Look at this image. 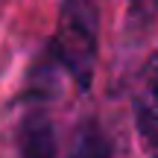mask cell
Segmentation results:
<instances>
[{"instance_id":"5","label":"cell","mask_w":158,"mask_h":158,"mask_svg":"<svg viewBox=\"0 0 158 158\" xmlns=\"http://www.w3.org/2000/svg\"><path fill=\"white\" fill-rule=\"evenodd\" d=\"M158 18V0H129V23L138 32H147Z\"/></svg>"},{"instance_id":"2","label":"cell","mask_w":158,"mask_h":158,"mask_svg":"<svg viewBox=\"0 0 158 158\" xmlns=\"http://www.w3.org/2000/svg\"><path fill=\"white\" fill-rule=\"evenodd\" d=\"M132 111H135V129L147 152L158 158V50H152V56L141 68Z\"/></svg>"},{"instance_id":"3","label":"cell","mask_w":158,"mask_h":158,"mask_svg":"<svg viewBox=\"0 0 158 158\" xmlns=\"http://www.w3.org/2000/svg\"><path fill=\"white\" fill-rule=\"evenodd\" d=\"M18 149H21V158H56V129H53L50 114L32 108L21 120Z\"/></svg>"},{"instance_id":"4","label":"cell","mask_w":158,"mask_h":158,"mask_svg":"<svg viewBox=\"0 0 158 158\" xmlns=\"http://www.w3.org/2000/svg\"><path fill=\"white\" fill-rule=\"evenodd\" d=\"M68 158H114V147L108 141V135L100 129V123L85 120L73 135Z\"/></svg>"},{"instance_id":"1","label":"cell","mask_w":158,"mask_h":158,"mask_svg":"<svg viewBox=\"0 0 158 158\" xmlns=\"http://www.w3.org/2000/svg\"><path fill=\"white\" fill-rule=\"evenodd\" d=\"M50 53L79 91L91 88L100 53V0H62Z\"/></svg>"}]
</instances>
